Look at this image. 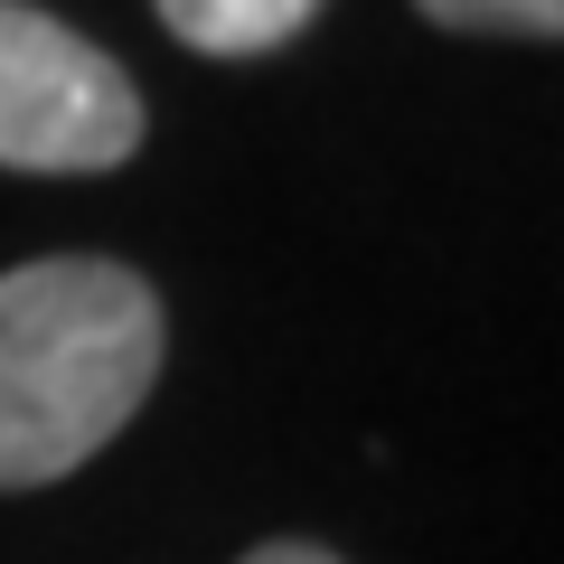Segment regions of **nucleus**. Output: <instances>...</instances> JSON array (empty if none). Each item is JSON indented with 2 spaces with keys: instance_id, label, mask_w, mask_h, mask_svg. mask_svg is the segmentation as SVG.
<instances>
[{
  "instance_id": "7ed1b4c3",
  "label": "nucleus",
  "mask_w": 564,
  "mask_h": 564,
  "mask_svg": "<svg viewBox=\"0 0 564 564\" xmlns=\"http://www.w3.org/2000/svg\"><path fill=\"white\" fill-rule=\"evenodd\" d=\"M161 20L198 57H263V47L302 39L321 20V0H161Z\"/></svg>"
},
{
  "instance_id": "f03ea898",
  "label": "nucleus",
  "mask_w": 564,
  "mask_h": 564,
  "mask_svg": "<svg viewBox=\"0 0 564 564\" xmlns=\"http://www.w3.org/2000/svg\"><path fill=\"white\" fill-rule=\"evenodd\" d=\"M141 151V95L95 39L0 0V170H122Z\"/></svg>"
},
{
  "instance_id": "39448f33",
  "label": "nucleus",
  "mask_w": 564,
  "mask_h": 564,
  "mask_svg": "<svg viewBox=\"0 0 564 564\" xmlns=\"http://www.w3.org/2000/svg\"><path fill=\"white\" fill-rule=\"evenodd\" d=\"M236 564H348V555H329V545H311V536H263L254 555H236Z\"/></svg>"
},
{
  "instance_id": "f257e3e1",
  "label": "nucleus",
  "mask_w": 564,
  "mask_h": 564,
  "mask_svg": "<svg viewBox=\"0 0 564 564\" xmlns=\"http://www.w3.org/2000/svg\"><path fill=\"white\" fill-rule=\"evenodd\" d=\"M161 292L132 263H10L0 273V499L95 462L161 386Z\"/></svg>"
},
{
  "instance_id": "20e7f679",
  "label": "nucleus",
  "mask_w": 564,
  "mask_h": 564,
  "mask_svg": "<svg viewBox=\"0 0 564 564\" xmlns=\"http://www.w3.org/2000/svg\"><path fill=\"white\" fill-rule=\"evenodd\" d=\"M414 10L462 39H564V0H414Z\"/></svg>"
}]
</instances>
